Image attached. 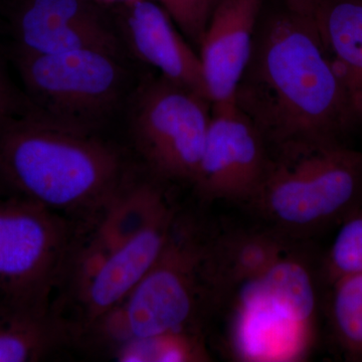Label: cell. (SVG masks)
Returning <instances> with one entry per match:
<instances>
[{"label": "cell", "instance_id": "obj_26", "mask_svg": "<svg viewBox=\"0 0 362 362\" xmlns=\"http://www.w3.org/2000/svg\"><path fill=\"white\" fill-rule=\"evenodd\" d=\"M13 194L0 176V195Z\"/></svg>", "mask_w": 362, "mask_h": 362}, {"label": "cell", "instance_id": "obj_9", "mask_svg": "<svg viewBox=\"0 0 362 362\" xmlns=\"http://www.w3.org/2000/svg\"><path fill=\"white\" fill-rule=\"evenodd\" d=\"M7 21L11 52L49 54L90 49L120 56L115 28L90 0H13Z\"/></svg>", "mask_w": 362, "mask_h": 362}, {"label": "cell", "instance_id": "obj_6", "mask_svg": "<svg viewBox=\"0 0 362 362\" xmlns=\"http://www.w3.org/2000/svg\"><path fill=\"white\" fill-rule=\"evenodd\" d=\"M11 57L33 111L52 120L90 129L120 97L125 75L118 54L87 49Z\"/></svg>", "mask_w": 362, "mask_h": 362}, {"label": "cell", "instance_id": "obj_15", "mask_svg": "<svg viewBox=\"0 0 362 362\" xmlns=\"http://www.w3.org/2000/svg\"><path fill=\"white\" fill-rule=\"evenodd\" d=\"M313 18L352 116L362 121V0H322Z\"/></svg>", "mask_w": 362, "mask_h": 362}, {"label": "cell", "instance_id": "obj_22", "mask_svg": "<svg viewBox=\"0 0 362 362\" xmlns=\"http://www.w3.org/2000/svg\"><path fill=\"white\" fill-rule=\"evenodd\" d=\"M173 18L181 32L201 45L209 16V0H156Z\"/></svg>", "mask_w": 362, "mask_h": 362}, {"label": "cell", "instance_id": "obj_24", "mask_svg": "<svg viewBox=\"0 0 362 362\" xmlns=\"http://www.w3.org/2000/svg\"><path fill=\"white\" fill-rule=\"evenodd\" d=\"M322 0H284L288 11L300 16H313Z\"/></svg>", "mask_w": 362, "mask_h": 362}, {"label": "cell", "instance_id": "obj_13", "mask_svg": "<svg viewBox=\"0 0 362 362\" xmlns=\"http://www.w3.org/2000/svg\"><path fill=\"white\" fill-rule=\"evenodd\" d=\"M120 6L121 33L136 56L160 71L161 77L211 102L201 57L176 30L168 11L154 0Z\"/></svg>", "mask_w": 362, "mask_h": 362}, {"label": "cell", "instance_id": "obj_25", "mask_svg": "<svg viewBox=\"0 0 362 362\" xmlns=\"http://www.w3.org/2000/svg\"><path fill=\"white\" fill-rule=\"evenodd\" d=\"M90 1L95 2V4H126V2L132 1V0H90ZM156 1V0H154Z\"/></svg>", "mask_w": 362, "mask_h": 362}, {"label": "cell", "instance_id": "obj_14", "mask_svg": "<svg viewBox=\"0 0 362 362\" xmlns=\"http://www.w3.org/2000/svg\"><path fill=\"white\" fill-rule=\"evenodd\" d=\"M233 340L238 354L251 361H289L303 356L313 327L298 322L276 305L240 290Z\"/></svg>", "mask_w": 362, "mask_h": 362}, {"label": "cell", "instance_id": "obj_4", "mask_svg": "<svg viewBox=\"0 0 362 362\" xmlns=\"http://www.w3.org/2000/svg\"><path fill=\"white\" fill-rule=\"evenodd\" d=\"M361 197L362 153L340 143H321L270 151L250 204L281 230L306 233L345 218Z\"/></svg>", "mask_w": 362, "mask_h": 362}, {"label": "cell", "instance_id": "obj_8", "mask_svg": "<svg viewBox=\"0 0 362 362\" xmlns=\"http://www.w3.org/2000/svg\"><path fill=\"white\" fill-rule=\"evenodd\" d=\"M269 157L265 140L235 103L213 106L192 185L204 201L250 204L261 187Z\"/></svg>", "mask_w": 362, "mask_h": 362}, {"label": "cell", "instance_id": "obj_21", "mask_svg": "<svg viewBox=\"0 0 362 362\" xmlns=\"http://www.w3.org/2000/svg\"><path fill=\"white\" fill-rule=\"evenodd\" d=\"M325 269L331 284L338 279L362 274V204L345 216L328 252Z\"/></svg>", "mask_w": 362, "mask_h": 362}, {"label": "cell", "instance_id": "obj_10", "mask_svg": "<svg viewBox=\"0 0 362 362\" xmlns=\"http://www.w3.org/2000/svg\"><path fill=\"white\" fill-rule=\"evenodd\" d=\"M169 204L158 185L130 181L94 223L78 230L54 309L84 291L105 264Z\"/></svg>", "mask_w": 362, "mask_h": 362}, {"label": "cell", "instance_id": "obj_18", "mask_svg": "<svg viewBox=\"0 0 362 362\" xmlns=\"http://www.w3.org/2000/svg\"><path fill=\"white\" fill-rule=\"evenodd\" d=\"M237 289L263 298L295 320L313 326L317 308L314 279L306 263L287 252L263 274Z\"/></svg>", "mask_w": 362, "mask_h": 362}, {"label": "cell", "instance_id": "obj_3", "mask_svg": "<svg viewBox=\"0 0 362 362\" xmlns=\"http://www.w3.org/2000/svg\"><path fill=\"white\" fill-rule=\"evenodd\" d=\"M214 237L178 213L158 258L118 306L81 338L112 349L166 331L201 327L221 303L213 258Z\"/></svg>", "mask_w": 362, "mask_h": 362}, {"label": "cell", "instance_id": "obj_27", "mask_svg": "<svg viewBox=\"0 0 362 362\" xmlns=\"http://www.w3.org/2000/svg\"><path fill=\"white\" fill-rule=\"evenodd\" d=\"M220 1L221 0H209V7H211V11H213L214 7H216V4H218V2Z\"/></svg>", "mask_w": 362, "mask_h": 362}, {"label": "cell", "instance_id": "obj_1", "mask_svg": "<svg viewBox=\"0 0 362 362\" xmlns=\"http://www.w3.org/2000/svg\"><path fill=\"white\" fill-rule=\"evenodd\" d=\"M235 105L269 152L339 143L356 122L313 16L274 14L256 35Z\"/></svg>", "mask_w": 362, "mask_h": 362}, {"label": "cell", "instance_id": "obj_2", "mask_svg": "<svg viewBox=\"0 0 362 362\" xmlns=\"http://www.w3.org/2000/svg\"><path fill=\"white\" fill-rule=\"evenodd\" d=\"M0 176L13 194L81 226L94 223L130 182L111 145L37 112L0 123Z\"/></svg>", "mask_w": 362, "mask_h": 362}, {"label": "cell", "instance_id": "obj_11", "mask_svg": "<svg viewBox=\"0 0 362 362\" xmlns=\"http://www.w3.org/2000/svg\"><path fill=\"white\" fill-rule=\"evenodd\" d=\"M177 214L173 204L164 207L105 264L84 291L57 311L68 327L71 342L78 343L139 284L160 255Z\"/></svg>", "mask_w": 362, "mask_h": 362}, {"label": "cell", "instance_id": "obj_19", "mask_svg": "<svg viewBox=\"0 0 362 362\" xmlns=\"http://www.w3.org/2000/svg\"><path fill=\"white\" fill-rule=\"evenodd\" d=\"M113 357L120 362H201L209 359L202 328H181L117 345Z\"/></svg>", "mask_w": 362, "mask_h": 362}, {"label": "cell", "instance_id": "obj_20", "mask_svg": "<svg viewBox=\"0 0 362 362\" xmlns=\"http://www.w3.org/2000/svg\"><path fill=\"white\" fill-rule=\"evenodd\" d=\"M331 320L335 334L347 351L362 357V274L332 283Z\"/></svg>", "mask_w": 362, "mask_h": 362}, {"label": "cell", "instance_id": "obj_17", "mask_svg": "<svg viewBox=\"0 0 362 362\" xmlns=\"http://www.w3.org/2000/svg\"><path fill=\"white\" fill-rule=\"evenodd\" d=\"M282 240L272 233H238L214 238L213 258L221 299L263 274L285 254Z\"/></svg>", "mask_w": 362, "mask_h": 362}, {"label": "cell", "instance_id": "obj_12", "mask_svg": "<svg viewBox=\"0 0 362 362\" xmlns=\"http://www.w3.org/2000/svg\"><path fill=\"white\" fill-rule=\"evenodd\" d=\"M263 0H221L211 11L199 45L211 106L235 103L251 59Z\"/></svg>", "mask_w": 362, "mask_h": 362}, {"label": "cell", "instance_id": "obj_23", "mask_svg": "<svg viewBox=\"0 0 362 362\" xmlns=\"http://www.w3.org/2000/svg\"><path fill=\"white\" fill-rule=\"evenodd\" d=\"M0 49V123L11 117L25 115L30 111L25 94L16 90L6 71V59Z\"/></svg>", "mask_w": 362, "mask_h": 362}, {"label": "cell", "instance_id": "obj_7", "mask_svg": "<svg viewBox=\"0 0 362 362\" xmlns=\"http://www.w3.org/2000/svg\"><path fill=\"white\" fill-rule=\"evenodd\" d=\"M213 106L163 77L138 95L132 117L135 146L158 178L194 182Z\"/></svg>", "mask_w": 362, "mask_h": 362}, {"label": "cell", "instance_id": "obj_5", "mask_svg": "<svg viewBox=\"0 0 362 362\" xmlns=\"http://www.w3.org/2000/svg\"><path fill=\"white\" fill-rule=\"evenodd\" d=\"M78 225L18 194L0 195V292L49 311L64 280Z\"/></svg>", "mask_w": 362, "mask_h": 362}, {"label": "cell", "instance_id": "obj_16", "mask_svg": "<svg viewBox=\"0 0 362 362\" xmlns=\"http://www.w3.org/2000/svg\"><path fill=\"white\" fill-rule=\"evenodd\" d=\"M71 342L54 309L40 311L0 292V362L42 361Z\"/></svg>", "mask_w": 362, "mask_h": 362}]
</instances>
